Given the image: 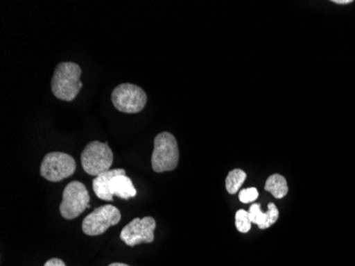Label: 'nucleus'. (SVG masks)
Returning <instances> with one entry per match:
<instances>
[{"mask_svg":"<svg viewBox=\"0 0 355 266\" xmlns=\"http://www.w3.org/2000/svg\"><path fill=\"white\" fill-rule=\"evenodd\" d=\"M44 266H67L61 259L53 258V259L48 260Z\"/></svg>","mask_w":355,"mask_h":266,"instance_id":"obj_16","label":"nucleus"},{"mask_svg":"<svg viewBox=\"0 0 355 266\" xmlns=\"http://www.w3.org/2000/svg\"><path fill=\"white\" fill-rule=\"evenodd\" d=\"M77 165L75 159L67 153H49L45 156L41 164L42 177L51 182H59L75 174Z\"/></svg>","mask_w":355,"mask_h":266,"instance_id":"obj_6","label":"nucleus"},{"mask_svg":"<svg viewBox=\"0 0 355 266\" xmlns=\"http://www.w3.org/2000/svg\"><path fill=\"white\" fill-rule=\"evenodd\" d=\"M119 175H125V169H110V171L103 172L101 175L95 177V179L93 180V190L96 196L103 201H113V195L110 192V182L113 178Z\"/></svg>","mask_w":355,"mask_h":266,"instance_id":"obj_10","label":"nucleus"},{"mask_svg":"<svg viewBox=\"0 0 355 266\" xmlns=\"http://www.w3.org/2000/svg\"><path fill=\"white\" fill-rule=\"evenodd\" d=\"M155 227L157 224L151 216H146L144 219L135 217L121 230V240L130 247L141 243H153Z\"/></svg>","mask_w":355,"mask_h":266,"instance_id":"obj_8","label":"nucleus"},{"mask_svg":"<svg viewBox=\"0 0 355 266\" xmlns=\"http://www.w3.org/2000/svg\"><path fill=\"white\" fill-rule=\"evenodd\" d=\"M121 211L112 205L101 206L94 210L83 222V230L89 237L101 235L112 226L121 222Z\"/></svg>","mask_w":355,"mask_h":266,"instance_id":"obj_7","label":"nucleus"},{"mask_svg":"<svg viewBox=\"0 0 355 266\" xmlns=\"http://www.w3.org/2000/svg\"><path fill=\"white\" fill-rule=\"evenodd\" d=\"M112 103L119 111L127 114L141 112L147 103V95L141 88L123 83L112 92Z\"/></svg>","mask_w":355,"mask_h":266,"instance_id":"obj_5","label":"nucleus"},{"mask_svg":"<svg viewBox=\"0 0 355 266\" xmlns=\"http://www.w3.org/2000/svg\"><path fill=\"white\" fill-rule=\"evenodd\" d=\"M247 174L241 169H233L225 179V189L230 194H236L246 180Z\"/></svg>","mask_w":355,"mask_h":266,"instance_id":"obj_13","label":"nucleus"},{"mask_svg":"<svg viewBox=\"0 0 355 266\" xmlns=\"http://www.w3.org/2000/svg\"><path fill=\"white\" fill-rule=\"evenodd\" d=\"M81 67L73 62H62L58 64L51 80L53 95L64 101H73L83 83L80 80Z\"/></svg>","mask_w":355,"mask_h":266,"instance_id":"obj_1","label":"nucleus"},{"mask_svg":"<svg viewBox=\"0 0 355 266\" xmlns=\"http://www.w3.org/2000/svg\"><path fill=\"white\" fill-rule=\"evenodd\" d=\"M89 208V194L83 182L73 181L63 191L60 213L65 219H77Z\"/></svg>","mask_w":355,"mask_h":266,"instance_id":"obj_4","label":"nucleus"},{"mask_svg":"<svg viewBox=\"0 0 355 266\" xmlns=\"http://www.w3.org/2000/svg\"><path fill=\"white\" fill-rule=\"evenodd\" d=\"M248 212L252 224H257L260 229H267L279 219V210L275 203H269L266 213H263L259 203H253Z\"/></svg>","mask_w":355,"mask_h":266,"instance_id":"obj_9","label":"nucleus"},{"mask_svg":"<svg viewBox=\"0 0 355 266\" xmlns=\"http://www.w3.org/2000/svg\"><path fill=\"white\" fill-rule=\"evenodd\" d=\"M109 266H129V265H127V264H125V263H112V264H110Z\"/></svg>","mask_w":355,"mask_h":266,"instance_id":"obj_18","label":"nucleus"},{"mask_svg":"<svg viewBox=\"0 0 355 266\" xmlns=\"http://www.w3.org/2000/svg\"><path fill=\"white\" fill-rule=\"evenodd\" d=\"M81 163L85 173L97 177L103 172L110 171L113 164V151L107 143L91 142L81 153Z\"/></svg>","mask_w":355,"mask_h":266,"instance_id":"obj_3","label":"nucleus"},{"mask_svg":"<svg viewBox=\"0 0 355 266\" xmlns=\"http://www.w3.org/2000/svg\"><path fill=\"white\" fill-rule=\"evenodd\" d=\"M265 190L270 192L275 197L281 199L288 193V185H287L284 176L275 174L267 179L266 183H265Z\"/></svg>","mask_w":355,"mask_h":266,"instance_id":"obj_12","label":"nucleus"},{"mask_svg":"<svg viewBox=\"0 0 355 266\" xmlns=\"http://www.w3.org/2000/svg\"><path fill=\"white\" fill-rule=\"evenodd\" d=\"M333 3L337 5H349L353 3V0H333Z\"/></svg>","mask_w":355,"mask_h":266,"instance_id":"obj_17","label":"nucleus"},{"mask_svg":"<svg viewBox=\"0 0 355 266\" xmlns=\"http://www.w3.org/2000/svg\"><path fill=\"white\" fill-rule=\"evenodd\" d=\"M235 225L239 232L247 233L252 225V222L249 217V212L245 211V210H239L235 214Z\"/></svg>","mask_w":355,"mask_h":266,"instance_id":"obj_14","label":"nucleus"},{"mask_svg":"<svg viewBox=\"0 0 355 266\" xmlns=\"http://www.w3.org/2000/svg\"><path fill=\"white\" fill-rule=\"evenodd\" d=\"M257 197H259V192L255 188H248L239 192V201L243 203H253Z\"/></svg>","mask_w":355,"mask_h":266,"instance_id":"obj_15","label":"nucleus"},{"mask_svg":"<svg viewBox=\"0 0 355 266\" xmlns=\"http://www.w3.org/2000/svg\"><path fill=\"white\" fill-rule=\"evenodd\" d=\"M179 163L177 140L169 132H162L155 137V149L151 156V165L155 173L171 172Z\"/></svg>","mask_w":355,"mask_h":266,"instance_id":"obj_2","label":"nucleus"},{"mask_svg":"<svg viewBox=\"0 0 355 266\" xmlns=\"http://www.w3.org/2000/svg\"><path fill=\"white\" fill-rule=\"evenodd\" d=\"M110 192L112 195H116L117 197L123 198L125 201L137 195V190L133 185L132 180L125 175L116 176L111 180Z\"/></svg>","mask_w":355,"mask_h":266,"instance_id":"obj_11","label":"nucleus"}]
</instances>
